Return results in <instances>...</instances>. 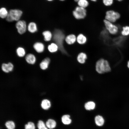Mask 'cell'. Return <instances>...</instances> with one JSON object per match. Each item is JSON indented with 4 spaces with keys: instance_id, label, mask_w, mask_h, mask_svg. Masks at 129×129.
<instances>
[{
    "instance_id": "6da1fadb",
    "label": "cell",
    "mask_w": 129,
    "mask_h": 129,
    "mask_svg": "<svg viewBox=\"0 0 129 129\" xmlns=\"http://www.w3.org/2000/svg\"><path fill=\"white\" fill-rule=\"evenodd\" d=\"M53 39L58 46L59 49L63 54H67V53L64 48V40H65L64 34L60 29H55L53 35Z\"/></svg>"
},
{
    "instance_id": "7a4b0ae2",
    "label": "cell",
    "mask_w": 129,
    "mask_h": 129,
    "mask_svg": "<svg viewBox=\"0 0 129 129\" xmlns=\"http://www.w3.org/2000/svg\"><path fill=\"white\" fill-rule=\"evenodd\" d=\"M95 69L97 72L102 74L110 72L111 67L108 61L103 58H101L96 62Z\"/></svg>"
},
{
    "instance_id": "3957f363",
    "label": "cell",
    "mask_w": 129,
    "mask_h": 129,
    "mask_svg": "<svg viewBox=\"0 0 129 129\" xmlns=\"http://www.w3.org/2000/svg\"><path fill=\"white\" fill-rule=\"evenodd\" d=\"M22 14L21 10L17 9H11L8 12V15L6 18V21L9 22L20 20Z\"/></svg>"
},
{
    "instance_id": "277c9868",
    "label": "cell",
    "mask_w": 129,
    "mask_h": 129,
    "mask_svg": "<svg viewBox=\"0 0 129 129\" xmlns=\"http://www.w3.org/2000/svg\"><path fill=\"white\" fill-rule=\"evenodd\" d=\"M121 17V15L118 12L112 10H109L105 12V19L113 23L116 22Z\"/></svg>"
},
{
    "instance_id": "5b68a950",
    "label": "cell",
    "mask_w": 129,
    "mask_h": 129,
    "mask_svg": "<svg viewBox=\"0 0 129 129\" xmlns=\"http://www.w3.org/2000/svg\"><path fill=\"white\" fill-rule=\"evenodd\" d=\"M103 22L105 29L110 34L115 35L118 33L119 28L116 25L105 19Z\"/></svg>"
},
{
    "instance_id": "8992f818",
    "label": "cell",
    "mask_w": 129,
    "mask_h": 129,
    "mask_svg": "<svg viewBox=\"0 0 129 129\" xmlns=\"http://www.w3.org/2000/svg\"><path fill=\"white\" fill-rule=\"evenodd\" d=\"M86 8L78 6L73 11L72 14L75 18L79 20L84 18L86 15Z\"/></svg>"
},
{
    "instance_id": "52a82bcc",
    "label": "cell",
    "mask_w": 129,
    "mask_h": 129,
    "mask_svg": "<svg viewBox=\"0 0 129 129\" xmlns=\"http://www.w3.org/2000/svg\"><path fill=\"white\" fill-rule=\"evenodd\" d=\"M16 27L18 32L20 34L25 33L27 28L26 22L23 20H19L17 21L16 24Z\"/></svg>"
},
{
    "instance_id": "ba28073f",
    "label": "cell",
    "mask_w": 129,
    "mask_h": 129,
    "mask_svg": "<svg viewBox=\"0 0 129 129\" xmlns=\"http://www.w3.org/2000/svg\"><path fill=\"white\" fill-rule=\"evenodd\" d=\"M33 47L36 51L38 53H42L44 49V45L40 42H37L33 44Z\"/></svg>"
},
{
    "instance_id": "9c48e42d",
    "label": "cell",
    "mask_w": 129,
    "mask_h": 129,
    "mask_svg": "<svg viewBox=\"0 0 129 129\" xmlns=\"http://www.w3.org/2000/svg\"><path fill=\"white\" fill-rule=\"evenodd\" d=\"M25 59L27 63L31 64H34L36 61L35 56L31 53L27 54L25 56Z\"/></svg>"
},
{
    "instance_id": "30bf717a",
    "label": "cell",
    "mask_w": 129,
    "mask_h": 129,
    "mask_svg": "<svg viewBox=\"0 0 129 129\" xmlns=\"http://www.w3.org/2000/svg\"><path fill=\"white\" fill-rule=\"evenodd\" d=\"M50 60L48 57H46L40 63L39 66L40 68L45 70L47 69L50 62Z\"/></svg>"
},
{
    "instance_id": "8fae6325",
    "label": "cell",
    "mask_w": 129,
    "mask_h": 129,
    "mask_svg": "<svg viewBox=\"0 0 129 129\" xmlns=\"http://www.w3.org/2000/svg\"><path fill=\"white\" fill-rule=\"evenodd\" d=\"M96 106L95 103L92 101L87 102L85 103L84 105L85 108L87 111L93 110L95 108Z\"/></svg>"
},
{
    "instance_id": "7c38bea8",
    "label": "cell",
    "mask_w": 129,
    "mask_h": 129,
    "mask_svg": "<svg viewBox=\"0 0 129 129\" xmlns=\"http://www.w3.org/2000/svg\"><path fill=\"white\" fill-rule=\"evenodd\" d=\"M65 40L68 44L71 45L73 44L75 42L76 40V38L75 35L70 34L65 38Z\"/></svg>"
},
{
    "instance_id": "4fadbf2b",
    "label": "cell",
    "mask_w": 129,
    "mask_h": 129,
    "mask_svg": "<svg viewBox=\"0 0 129 129\" xmlns=\"http://www.w3.org/2000/svg\"><path fill=\"white\" fill-rule=\"evenodd\" d=\"M70 115L67 114L63 115L61 118V121L63 124L65 125H69L72 123V120Z\"/></svg>"
},
{
    "instance_id": "5bb4252c",
    "label": "cell",
    "mask_w": 129,
    "mask_h": 129,
    "mask_svg": "<svg viewBox=\"0 0 129 129\" xmlns=\"http://www.w3.org/2000/svg\"><path fill=\"white\" fill-rule=\"evenodd\" d=\"M94 121L96 125L99 126H102L104 123V120L103 117L99 115H97L95 117Z\"/></svg>"
},
{
    "instance_id": "9a60e30c",
    "label": "cell",
    "mask_w": 129,
    "mask_h": 129,
    "mask_svg": "<svg viewBox=\"0 0 129 129\" xmlns=\"http://www.w3.org/2000/svg\"><path fill=\"white\" fill-rule=\"evenodd\" d=\"M27 29L29 32L32 33L36 32L37 27L36 24L34 22H30L27 26Z\"/></svg>"
},
{
    "instance_id": "2e32d148",
    "label": "cell",
    "mask_w": 129,
    "mask_h": 129,
    "mask_svg": "<svg viewBox=\"0 0 129 129\" xmlns=\"http://www.w3.org/2000/svg\"><path fill=\"white\" fill-rule=\"evenodd\" d=\"M87 58V56L85 53L81 52L80 53L77 57V60L78 62L81 64L85 63Z\"/></svg>"
},
{
    "instance_id": "e0dca14e",
    "label": "cell",
    "mask_w": 129,
    "mask_h": 129,
    "mask_svg": "<svg viewBox=\"0 0 129 129\" xmlns=\"http://www.w3.org/2000/svg\"><path fill=\"white\" fill-rule=\"evenodd\" d=\"M51 105L50 101L47 99H44L42 101L41 106L42 108L45 110H47L49 109Z\"/></svg>"
},
{
    "instance_id": "ac0fdd59",
    "label": "cell",
    "mask_w": 129,
    "mask_h": 129,
    "mask_svg": "<svg viewBox=\"0 0 129 129\" xmlns=\"http://www.w3.org/2000/svg\"><path fill=\"white\" fill-rule=\"evenodd\" d=\"M42 35L44 37V41L46 42L50 41L53 37V35L52 33L48 30H46L43 32Z\"/></svg>"
},
{
    "instance_id": "d6986e66",
    "label": "cell",
    "mask_w": 129,
    "mask_h": 129,
    "mask_svg": "<svg viewBox=\"0 0 129 129\" xmlns=\"http://www.w3.org/2000/svg\"><path fill=\"white\" fill-rule=\"evenodd\" d=\"M47 127L49 129H53L55 128L56 125V123L54 120L49 119H48L46 123Z\"/></svg>"
},
{
    "instance_id": "ffe728a7",
    "label": "cell",
    "mask_w": 129,
    "mask_h": 129,
    "mask_svg": "<svg viewBox=\"0 0 129 129\" xmlns=\"http://www.w3.org/2000/svg\"><path fill=\"white\" fill-rule=\"evenodd\" d=\"M76 40L79 44H82L85 43L87 41V38L84 35L80 34L77 37Z\"/></svg>"
},
{
    "instance_id": "44dd1931",
    "label": "cell",
    "mask_w": 129,
    "mask_h": 129,
    "mask_svg": "<svg viewBox=\"0 0 129 129\" xmlns=\"http://www.w3.org/2000/svg\"><path fill=\"white\" fill-rule=\"evenodd\" d=\"M48 48L50 52L54 53L57 51L59 49V47L55 43H52L48 46Z\"/></svg>"
},
{
    "instance_id": "7402d4cb",
    "label": "cell",
    "mask_w": 129,
    "mask_h": 129,
    "mask_svg": "<svg viewBox=\"0 0 129 129\" xmlns=\"http://www.w3.org/2000/svg\"><path fill=\"white\" fill-rule=\"evenodd\" d=\"M16 52L17 56L20 57H23L25 56L26 54L25 49L21 47H18L16 49Z\"/></svg>"
},
{
    "instance_id": "603a6c76",
    "label": "cell",
    "mask_w": 129,
    "mask_h": 129,
    "mask_svg": "<svg viewBox=\"0 0 129 129\" xmlns=\"http://www.w3.org/2000/svg\"><path fill=\"white\" fill-rule=\"evenodd\" d=\"M121 34L124 36H127L129 35V26L126 25L122 27L121 32Z\"/></svg>"
},
{
    "instance_id": "cb8c5ba5",
    "label": "cell",
    "mask_w": 129,
    "mask_h": 129,
    "mask_svg": "<svg viewBox=\"0 0 129 129\" xmlns=\"http://www.w3.org/2000/svg\"><path fill=\"white\" fill-rule=\"evenodd\" d=\"M77 3L78 6L85 8L88 7L89 5L87 0H79Z\"/></svg>"
},
{
    "instance_id": "d4e9b609",
    "label": "cell",
    "mask_w": 129,
    "mask_h": 129,
    "mask_svg": "<svg viewBox=\"0 0 129 129\" xmlns=\"http://www.w3.org/2000/svg\"><path fill=\"white\" fill-rule=\"evenodd\" d=\"M8 13L6 9L4 7L1 8L0 9V16L2 18H6Z\"/></svg>"
},
{
    "instance_id": "484cf974",
    "label": "cell",
    "mask_w": 129,
    "mask_h": 129,
    "mask_svg": "<svg viewBox=\"0 0 129 129\" xmlns=\"http://www.w3.org/2000/svg\"><path fill=\"white\" fill-rule=\"evenodd\" d=\"M8 129H14L15 126L14 123L12 121H8L5 124Z\"/></svg>"
},
{
    "instance_id": "4316f807",
    "label": "cell",
    "mask_w": 129,
    "mask_h": 129,
    "mask_svg": "<svg viewBox=\"0 0 129 129\" xmlns=\"http://www.w3.org/2000/svg\"><path fill=\"white\" fill-rule=\"evenodd\" d=\"M102 1L104 5L107 7H109L113 5L114 0H102Z\"/></svg>"
},
{
    "instance_id": "83f0119b",
    "label": "cell",
    "mask_w": 129,
    "mask_h": 129,
    "mask_svg": "<svg viewBox=\"0 0 129 129\" xmlns=\"http://www.w3.org/2000/svg\"><path fill=\"white\" fill-rule=\"evenodd\" d=\"M37 126L38 129H48L44 122L41 120H39L38 121Z\"/></svg>"
},
{
    "instance_id": "f1b7e54d",
    "label": "cell",
    "mask_w": 129,
    "mask_h": 129,
    "mask_svg": "<svg viewBox=\"0 0 129 129\" xmlns=\"http://www.w3.org/2000/svg\"><path fill=\"white\" fill-rule=\"evenodd\" d=\"M1 69L5 72L8 73L10 72L8 63H3L1 65Z\"/></svg>"
},
{
    "instance_id": "f546056e",
    "label": "cell",
    "mask_w": 129,
    "mask_h": 129,
    "mask_svg": "<svg viewBox=\"0 0 129 129\" xmlns=\"http://www.w3.org/2000/svg\"><path fill=\"white\" fill-rule=\"evenodd\" d=\"M25 129H35V127L34 124L32 122H28L25 125Z\"/></svg>"
},
{
    "instance_id": "4dcf8cb0",
    "label": "cell",
    "mask_w": 129,
    "mask_h": 129,
    "mask_svg": "<svg viewBox=\"0 0 129 129\" xmlns=\"http://www.w3.org/2000/svg\"><path fill=\"white\" fill-rule=\"evenodd\" d=\"M127 66L128 68L129 69V60L127 62Z\"/></svg>"
},
{
    "instance_id": "1f68e13d",
    "label": "cell",
    "mask_w": 129,
    "mask_h": 129,
    "mask_svg": "<svg viewBox=\"0 0 129 129\" xmlns=\"http://www.w3.org/2000/svg\"><path fill=\"white\" fill-rule=\"evenodd\" d=\"M115 0L117 1H118V2H120L124 0Z\"/></svg>"
},
{
    "instance_id": "d6a6232c",
    "label": "cell",
    "mask_w": 129,
    "mask_h": 129,
    "mask_svg": "<svg viewBox=\"0 0 129 129\" xmlns=\"http://www.w3.org/2000/svg\"><path fill=\"white\" fill-rule=\"evenodd\" d=\"M91 1H93V2H96L97 0H90Z\"/></svg>"
},
{
    "instance_id": "836d02e7",
    "label": "cell",
    "mask_w": 129,
    "mask_h": 129,
    "mask_svg": "<svg viewBox=\"0 0 129 129\" xmlns=\"http://www.w3.org/2000/svg\"><path fill=\"white\" fill-rule=\"evenodd\" d=\"M75 2H77L79 0H74Z\"/></svg>"
},
{
    "instance_id": "e575fe53",
    "label": "cell",
    "mask_w": 129,
    "mask_h": 129,
    "mask_svg": "<svg viewBox=\"0 0 129 129\" xmlns=\"http://www.w3.org/2000/svg\"><path fill=\"white\" fill-rule=\"evenodd\" d=\"M48 1H53V0H47Z\"/></svg>"
},
{
    "instance_id": "d590c367",
    "label": "cell",
    "mask_w": 129,
    "mask_h": 129,
    "mask_svg": "<svg viewBox=\"0 0 129 129\" xmlns=\"http://www.w3.org/2000/svg\"><path fill=\"white\" fill-rule=\"evenodd\" d=\"M59 0L61 1H64L65 0Z\"/></svg>"
},
{
    "instance_id": "8d00e7d4",
    "label": "cell",
    "mask_w": 129,
    "mask_h": 129,
    "mask_svg": "<svg viewBox=\"0 0 129 129\" xmlns=\"http://www.w3.org/2000/svg\"></svg>"
}]
</instances>
